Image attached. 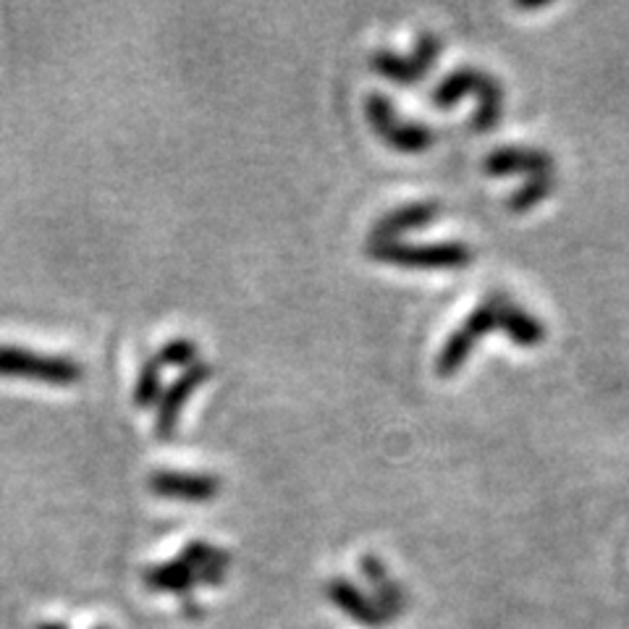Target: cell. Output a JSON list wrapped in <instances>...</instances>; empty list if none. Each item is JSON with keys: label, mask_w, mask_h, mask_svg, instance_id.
I'll use <instances>...</instances> for the list:
<instances>
[{"label": "cell", "mask_w": 629, "mask_h": 629, "mask_svg": "<svg viewBox=\"0 0 629 629\" xmlns=\"http://www.w3.org/2000/svg\"><path fill=\"white\" fill-rule=\"evenodd\" d=\"M156 357L163 368L187 370V368H192V365L200 362L197 360V357H200V347H197L192 339H171L158 349Z\"/></svg>", "instance_id": "obj_17"}, {"label": "cell", "mask_w": 629, "mask_h": 629, "mask_svg": "<svg viewBox=\"0 0 629 629\" xmlns=\"http://www.w3.org/2000/svg\"><path fill=\"white\" fill-rule=\"evenodd\" d=\"M553 156L536 144H507L486 156V171L491 177H543L553 173Z\"/></svg>", "instance_id": "obj_8"}, {"label": "cell", "mask_w": 629, "mask_h": 629, "mask_svg": "<svg viewBox=\"0 0 629 629\" xmlns=\"http://www.w3.org/2000/svg\"><path fill=\"white\" fill-rule=\"evenodd\" d=\"M362 575L368 577L372 590H376V603L380 606V609H383L389 621L397 617V613L405 611V606H407L405 590H401V585L391 580L389 569H386V565L378 559V556H365Z\"/></svg>", "instance_id": "obj_14"}, {"label": "cell", "mask_w": 629, "mask_h": 629, "mask_svg": "<svg viewBox=\"0 0 629 629\" xmlns=\"http://www.w3.org/2000/svg\"><path fill=\"white\" fill-rule=\"evenodd\" d=\"M328 598L339 606V609L347 613V617H352L355 621H360L365 627H383L389 617H386L383 609L372 601V598L365 596V592L357 588L355 582L343 580V577H336V580L328 582Z\"/></svg>", "instance_id": "obj_11"}, {"label": "cell", "mask_w": 629, "mask_h": 629, "mask_svg": "<svg viewBox=\"0 0 629 629\" xmlns=\"http://www.w3.org/2000/svg\"><path fill=\"white\" fill-rule=\"evenodd\" d=\"M184 613L187 617H200L202 611H200V606L192 601V598H184Z\"/></svg>", "instance_id": "obj_18"}, {"label": "cell", "mask_w": 629, "mask_h": 629, "mask_svg": "<svg viewBox=\"0 0 629 629\" xmlns=\"http://www.w3.org/2000/svg\"><path fill=\"white\" fill-rule=\"evenodd\" d=\"M467 94L478 98V111L470 121L472 131H493L499 127L503 116V87L493 74L475 66H462L446 74L430 92V102L436 108H453Z\"/></svg>", "instance_id": "obj_1"}, {"label": "cell", "mask_w": 629, "mask_h": 629, "mask_svg": "<svg viewBox=\"0 0 629 629\" xmlns=\"http://www.w3.org/2000/svg\"><path fill=\"white\" fill-rule=\"evenodd\" d=\"M82 365L71 357L40 355L24 347L0 343V378L38 380L46 386H77L82 380Z\"/></svg>", "instance_id": "obj_4"}, {"label": "cell", "mask_w": 629, "mask_h": 629, "mask_svg": "<svg viewBox=\"0 0 629 629\" xmlns=\"http://www.w3.org/2000/svg\"><path fill=\"white\" fill-rule=\"evenodd\" d=\"M98 629H106V627H98Z\"/></svg>", "instance_id": "obj_20"}, {"label": "cell", "mask_w": 629, "mask_h": 629, "mask_svg": "<svg viewBox=\"0 0 629 629\" xmlns=\"http://www.w3.org/2000/svg\"><path fill=\"white\" fill-rule=\"evenodd\" d=\"M441 50H443L441 40H438L433 32H422L409 56H399L386 48L376 50V53L370 56V69L380 77L391 79V82L409 87L415 82H422V79L428 77V71L433 69L436 58L441 56Z\"/></svg>", "instance_id": "obj_6"}, {"label": "cell", "mask_w": 629, "mask_h": 629, "mask_svg": "<svg viewBox=\"0 0 629 629\" xmlns=\"http://www.w3.org/2000/svg\"><path fill=\"white\" fill-rule=\"evenodd\" d=\"M553 189H556V173L530 177L522 187L517 189V192L509 194V200H507L509 210L511 213H528V210L536 208V204L548 200V197L553 194Z\"/></svg>", "instance_id": "obj_16"}, {"label": "cell", "mask_w": 629, "mask_h": 629, "mask_svg": "<svg viewBox=\"0 0 629 629\" xmlns=\"http://www.w3.org/2000/svg\"><path fill=\"white\" fill-rule=\"evenodd\" d=\"M438 216H441V204L433 200L399 204V208L389 210L372 223L370 241H399V237H405L409 231L426 229Z\"/></svg>", "instance_id": "obj_10"}, {"label": "cell", "mask_w": 629, "mask_h": 629, "mask_svg": "<svg viewBox=\"0 0 629 629\" xmlns=\"http://www.w3.org/2000/svg\"><path fill=\"white\" fill-rule=\"evenodd\" d=\"M163 365L156 355L148 357V360L142 362V368H139V376H137V383H134V405L139 409H148V407H156L160 405V399H163Z\"/></svg>", "instance_id": "obj_15"}, {"label": "cell", "mask_w": 629, "mask_h": 629, "mask_svg": "<svg viewBox=\"0 0 629 629\" xmlns=\"http://www.w3.org/2000/svg\"><path fill=\"white\" fill-rule=\"evenodd\" d=\"M507 294L503 291H491L475 310L467 314V320L459 328H453L449 339L441 347V352L436 357V372L441 378H451L453 372L465 368V362L470 360L472 349L478 347L482 336H488L496 328H501V307Z\"/></svg>", "instance_id": "obj_3"}, {"label": "cell", "mask_w": 629, "mask_h": 629, "mask_svg": "<svg viewBox=\"0 0 629 629\" xmlns=\"http://www.w3.org/2000/svg\"><path fill=\"white\" fill-rule=\"evenodd\" d=\"M202 569L192 565V561L184 559V556L179 553V559L173 561H166V565H158V567H150L148 572H144V585H148L150 590L156 592H173V596H192L194 585L202 582Z\"/></svg>", "instance_id": "obj_12"}, {"label": "cell", "mask_w": 629, "mask_h": 629, "mask_svg": "<svg viewBox=\"0 0 629 629\" xmlns=\"http://www.w3.org/2000/svg\"><path fill=\"white\" fill-rule=\"evenodd\" d=\"M38 629H66V627H61V625H40Z\"/></svg>", "instance_id": "obj_19"}, {"label": "cell", "mask_w": 629, "mask_h": 629, "mask_svg": "<svg viewBox=\"0 0 629 629\" xmlns=\"http://www.w3.org/2000/svg\"><path fill=\"white\" fill-rule=\"evenodd\" d=\"M210 376H213V368L204 362H197L192 368H187L181 376L173 380L171 386H168L163 399H160L158 405V420H156V433L158 438H163L168 441L173 433H177V426L181 420V409L189 401V397L200 389L202 383H208Z\"/></svg>", "instance_id": "obj_7"}, {"label": "cell", "mask_w": 629, "mask_h": 629, "mask_svg": "<svg viewBox=\"0 0 629 629\" xmlns=\"http://www.w3.org/2000/svg\"><path fill=\"white\" fill-rule=\"evenodd\" d=\"M368 258L386 266L415 270L467 268L475 258L472 247L465 241H430V244H409V241H370Z\"/></svg>", "instance_id": "obj_2"}, {"label": "cell", "mask_w": 629, "mask_h": 629, "mask_svg": "<svg viewBox=\"0 0 629 629\" xmlns=\"http://www.w3.org/2000/svg\"><path fill=\"white\" fill-rule=\"evenodd\" d=\"M501 331L507 333L509 341H515L517 347L525 349L538 347V343L546 341V326L530 310L517 304L509 294L501 307Z\"/></svg>", "instance_id": "obj_13"}, {"label": "cell", "mask_w": 629, "mask_h": 629, "mask_svg": "<svg viewBox=\"0 0 629 629\" xmlns=\"http://www.w3.org/2000/svg\"><path fill=\"white\" fill-rule=\"evenodd\" d=\"M365 116H368V123L372 131L389 144L391 150L397 152H426L433 148L436 142V131L428 127V123L420 121H405L401 116H397V108L389 94L383 92H370L365 98Z\"/></svg>", "instance_id": "obj_5"}, {"label": "cell", "mask_w": 629, "mask_h": 629, "mask_svg": "<svg viewBox=\"0 0 629 629\" xmlns=\"http://www.w3.org/2000/svg\"><path fill=\"white\" fill-rule=\"evenodd\" d=\"M150 491L163 499L179 501H210L221 493V478L208 472L158 470L150 475Z\"/></svg>", "instance_id": "obj_9"}]
</instances>
